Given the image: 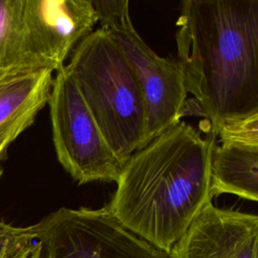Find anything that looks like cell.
Returning a JSON list of instances; mask_svg holds the SVG:
<instances>
[{"label":"cell","mask_w":258,"mask_h":258,"mask_svg":"<svg viewBox=\"0 0 258 258\" xmlns=\"http://www.w3.org/2000/svg\"><path fill=\"white\" fill-rule=\"evenodd\" d=\"M212 133L178 122L124 162L106 206L127 230L169 253L204 207L212 202Z\"/></svg>","instance_id":"obj_1"},{"label":"cell","mask_w":258,"mask_h":258,"mask_svg":"<svg viewBox=\"0 0 258 258\" xmlns=\"http://www.w3.org/2000/svg\"><path fill=\"white\" fill-rule=\"evenodd\" d=\"M176 25L177 61L210 132L258 114V0H184Z\"/></svg>","instance_id":"obj_2"},{"label":"cell","mask_w":258,"mask_h":258,"mask_svg":"<svg viewBox=\"0 0 258 258\" xmlns=\"http://www.w3.org/2000/svg\"><path fill=\"white\" fill-rule=\"evenodd\" d=\"M108 145L124 164L144 146L146 105L139 81L112 35L99 26L64 66Z\"/></svg>","instance_id":"obj_3"},{"label":"cell","mask_w":258,"mask_h":258,"mask_svg":"<svg viewBox=\"0 0 258 258\" xmlns=\"http://www.w3.org/2000/svg\"><path fill=\"white\" fill-rule=\"evenodd\" d=\"M100 26L112 35L133 69L146 105L144 146L180 122L187 89L178 61L157 55L133 26L128 0H92ZM143 146V147H144Z\"/></svg>","instance_id":"obj_4"},{"label":"cell","mask_w":258,"mask_h":258,"mask_svg":"<svg viewBox=\"0 0 258 258\" xmlns=\"http://www.w3.org/2000/svg\"><path fill=\"white\" fill-rule=\"evenodd\" d=\"M39 258H170L108 211L59 208L32 225Z\"/></svg>","instance_id":"obj_5"},{"label":"cell","mask_w":258,"mask_h":258,"mask_svg":"<svg viewBox=\"0 0 258 258\" xmlns=\"http://www.w3.org/2000/svg\"><path fill=\"white\" fill-rule=\"evenodd\" d=\"M52 142L58 162L79 183L117 181L123 163L114 154L64 66L48 99Z\"/></svg>","instance_id":"obj_6"},{"label":"cell","mask_w":258,"mask_h":258,"mask_svg":"<svg viewBox=\"0 0 258 258\" xmlns=\"http://www.w3.org/2000/svg\"><path fill=\"white\" fill-rule=\"evenodd\" d=\"M25 16L37 67L52 72L99 22L92 0H25Z\"/></svg>","instance_id":"obj_7"},{"label":"cell","mask_w":258,"mask_h":258,"mask_svg":"<svg viewBox=\"0 0 258 258\" xmlns=\"http://www.w3.org/2000/svg\"><path fill=\"white\" fill-rule=\"evenodd\" d=\"M170 258H258V217L209 202L169 251Z\"/></svg>","instance_id":"obj_8"},{"label":"cell","mask_w":258,"mask_h":258,"mask_svg":"<svg viewBox=\"0 0 258 258\" xmlns=\"http://www.w3.org/2000/svg\"><path fill=\"white\" fill-rule=\"evenodd\" d=\"M211 157V196L258 201V114L225 124Z\"/></svg>","instance_id":"obj_9"},{"label":"cell","mask_w":258,"mask_h":258,"mask_svg":"<svg viewBox=\"0 0 258 258\" xmlns=\"http://www.w3.org/2000/svg\"><path fill=\"white\" fill-rule=\"evenodd\" d=\"M47 69L16 73L0 79V154L29 128L48 103L53 77Z\"/></svg>","instance_id":"obj_10"},{"label":"cell","mask_w":258,"mask_h":258,"mask_svg":"<svg viewBox=\"0 0 258 258\" xmlns=\"http://www.w3.org/2000/svg\"><path fill=\"white\" fill-rule=\"evenodd\" d=\"M39 70L25 16V0H0V79Z\"/></svg>","instance_id":"obj_11"},{"label":"cell","mask_w":258,"mask_h":258,"mask_svg":"<svg viewBox=\"0 0 258 258\" xmlns=\"http://www.w3.org/2000/svg\"><path fill=\"white\" fill-rule=\"evenodd\" d=\"M34 242L32 225L15 227L0 221V258L15 253Z\"/></svg>","instance_id":"obj_12"},{"label":"cell","mask_w":258,"mask_h":258,"mask_svg":"<svg viewBox=\"0 0 258 258\" xmlns=\"http://www.w3.org/2000/svg\"><path fill=\"white\" fill-rule=\"evenodd\" d=\"M4 258H39V244L34 241L32 244Z\"/></svg>","instance_id":"obj_13"},{"label":"cell","mask_w":258,"mask_h":258,"mask_svg":"<svg viewBox=\"0 0 258 258\" xmlns=\"http://www.w3.org/2000/svg\"><path fill=\"white\" fill-rule=\"evenodd\" d=\"M5 156H3L2 154H0V177L2 176V174H3V168H2V165H1V160L4 158Z\"/></svg>","instance_id":"obj_14"}]
</instances>
